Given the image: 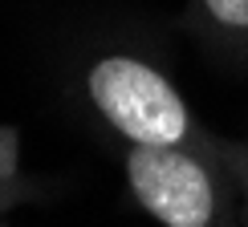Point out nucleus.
Returning <instances> with one entry per match:
<instances>
[{"label": "nucleus", "mask_w": 248, "mask_h": 227, "mask_svg": "<svg viewBox=\"0 0 248 227\" xmlns=\"http://www.w3.org/2000/svg\"><path fill=\"white\" fill-rule=\"evenodd\" d=\"M200 16L224 37H248V0H195Z\"/></svg>", "instance_id": "nucleus-3"}, {"label": "nucleus", "mask_w": 248, "mask_h": 227, "mask_svg": "<svg viewBox=\"0 0 248 227\" xmlns=\"http://www.w3.org/2000/svg\"><path fill=\"white\" fill-rule=\"evenodd\" d=\"M126 179L139 207L163 227H216L220 183L195 154L179 146H134L126 154Z\"/></svg>", "instance_id": "nucleus-2"}, {"label": "nucleus", "mask_w": 248, "mask_h": 227, "mask_svg": "<svg viewBox=\"0 0 248 227\" xmlns=\"http://www.w3.org/2000/svg\"><path fill=\"white\" fill-rule=\"evenodd\" d=\"M90 101L130 146H187L191 110L155 65L126 53L102 57L86 77Z\"/></svg>", "instance_id": "nucleus-1"}, {"label": "nucleus", "mask_w": 248, "mask_h": 227, "mask_svg": "<svg viewBox=\"0 0 248 227\" xmlns=\"http://www.w3.org/2000/svg\"><path fill=\"white\" fill-rule=\"evenodd\" d=\"M0 183H4V167H0Z\"/></svg>", "instance_id": "nucleus-4"}]
</instances>
